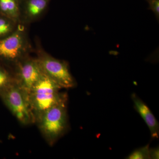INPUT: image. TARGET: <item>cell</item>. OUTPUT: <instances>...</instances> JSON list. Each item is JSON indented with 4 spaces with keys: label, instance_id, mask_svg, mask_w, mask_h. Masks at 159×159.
I'll return each mask as SVG.
<instances>
[{
    "label": "cell",
    "instance_id": "obj_1",
    "mask_svg": "<svg viewBox=\"0 0 159 159\" xmlns=\"http://www.w3.org/2000/svg\"><path fill=\"white\" fill-rule=\"evenodd\" d=\"M67 102V97L35 119L40 131L50 145H53L68 129Z\"/></svg>",
    "mask_w": 159,
    "mask_h": 159
},
{
    "label": "cell",
    "instance_id": "obj_5",
    "mask_svg": "<svg viewBox=\"0 0 159 159\" xmlns=\"http://www.w3.org/2000/svg\"><path fill=\"white\" fill-rule=\"evenodd\" d=\"M25 25L19 23L15 31L0 39V57L16 64L28 55L30 45Z\"/></svg>",
    "mask_w": 159,
    "mask_h": 159
},
{
    "label": "cell",
    "instance_id": "obj_10",
    "mask_svg": "<svg viewBox=\"0 0 159 159\" xmlns=\"http://www.w3.org/2000/svg\"><path fill=\"white\" fill-rule=\"evenodd\" d=\"M19 24L4 16L0 17V39L13 33Z\"/></svg>",
    "mask_w": 159,
    "mask_h": 159
},
{
    "label": "cell",
    "instance_id": "obj_6",
    "mask_svg": "<svg viewBox=\"0 0 159 159\" xmlns=\"http://www.w3.org/2000/svg\"><path fill=\"white\" fill-rule=\"evenodd\" d=\"M15 65L16 82L29 95L31 89L43 74L37 58L29 57L28 55Z\"/></svg>",
    "mask_w": 159,
    "mask_h": 159
},
{
    "label": "cell",
    "instance_id": "obj_2",
    "mask_svg": "<svg viewBox=\"0 0 159 159\" xmlns=\"http://www.w3.org/2000/svg\"><path fill=\"white\" fill-rule=\"evenodd\" d=\"M61 89L43 74L29 94V103L34 118L67 97L60 93Z\"/></svg>",
    "mask_w": 159,
    "mask_h": 159
},
{
    "label": "cell",
    "instance_id": "obj_3",
    "mask_svg": "<svg viewBox=\"0 0 159 159\" xmlns=\"http://www.w3.org/2000/svg\"><path fill=\"white\" fill-rule=\"evenodd\" d=\"M36 58L43 73L61 89L73 88L76 86V81L67 61L52 57L39 47L37 50Z\"/></svg>",
    "mask_w": 159,
    "mask_h": 159
},
{
    "label": "cell",
    "instance_id": "obj_9",
    "mask_svg": "<svg viewBox=\"0 0 159 159\" xmlns=\"http://www.w3.org/2000/svg\"><path fill=\"white\" fill-rule=\"evenodd\" d=\"M20 3L21 0H0V13L20 23Z\"/></svg>",
    "mask_w": 159,
    "mask_h": 159
},
{
    "label": "cell",
    "instance_id": "obj_11",
    "mask_svg": "<svg viewBox=\"0 0 159 159\" xmlns=\"http://www.w3.org/2000/svg\"><path fill=\"white\" fill-rule=\"evenodd\" d=\"M150 148L149 144L142 148L134 151L129 155L127 159H148L150 158Z\"/></svg>",
    "mask_w": 159,
    "mask_h": 159
},
{
    "label": "cell",
    "instance_id": "obj_12",
    "mask_svg": "<svg viewBox=\"0 0 159 159\" xmlns=\"http://www.w3.org/2000/svg\"><path fill=\"white\" fill-rule=\"evenodd\" d=\"M15 82L8 72L0 67V90L2 91Z\"/></svg>",
    "mask_w": 159,
    "mask_h": 159
},
{
    "label": "cell",
    "instance_id": "obj_14",
    "mask_svg": "<svg viewBox=\"0 0 159 159\" xmlns=\"http://www.w3.org/2000/svg\"><path fill=\"white\" fill-rule=\"evenodd\" d=\"M151 159H159V151L158 148L151 149L150 151Z\"/></svg>",
    "mask_w": 159,
    "mask_h": 159
},
{
    "label": "cell",
    "instance_id": "obj_4",
    "mask_svg": "<svg viewBox=\"0 0 159 159\" xmlns=\"http://www.w3.org/2000/svg\"><path fill=\"white\" fill-rule=\"evenodd\" d=\"M7 107L18 122L27 125L35 122V118L29 103V95L15 82L2 92Z\"/></svg>",
    "mask_w": 159,
    "mask_h": 159
},
{
    "label": "cell",
    "instance_id": "obj_7",
    "mask_svg": "<svg viewBox=\"0 0 159 159\" xmlns=\"http://www.w3.org/2000/svg\"><path fill=\"white\" fill-rule=\"evenodd\" d=\"M51 0H21L20 23L29 25L39 20L48 10Z\"/></svg>",
    "mask_w": 159,
    "mask_h": 159
},
{
    "label": "cell",
    "instance_id": "obj_13",
    "mask_svg": "<svg viewBox=\"0 0 159 159\" xmlns=\"http://www.w3.org/2000/svg\"><path fill=\"white\" fill-rule=\"evenodd\" d=\"M148 4V9L152 10L157 19L159 20V0H145Z\"/></svg>",
    "mask_w": 159,
    "mask_h": 159
},
{
    "label": "cell",
    "instance_id": "obj_8",
    "mask_svg": "<svg viewBox=\"0 0 159 159\" xmlns=\"http://www.w3.org/2000/svg\"><path fill=\"white\" fill-rule=\"evenodd\" d=\"M131 98L133 101L136 110L142 117L150 130L152 139H157L159 137V124L148 105L143 102L136 94H132Z\"/></svg>",
    "mask_w": 159,
    "mask_h": 159
}]
</instances>
